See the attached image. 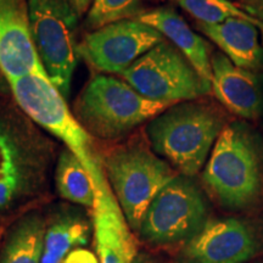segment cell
Returning <instances> with one entry per match:
<instances>
[{
  "instance_id": "cell-1",
  "label": "cell",
  "mask_w": 263,
  "mask_h": 263,
  "mask_svg": "<svg viewBox=\"0 0 263 263\" xmlns=\"http://www.w3.org/2000/svg\"><path fill=\"white\" fill-rule=\"evenodd\" d=\"M206 188L227 210L242 211L263 199V143L242 122L227 124L202 173Z\"/></svg>"
},
{
  "instance_id": "cell-2",
  "label": "cell",
  "mask_w": 263,
  "mask_h": 263,
  "mask_svg": "<svg viewBox=\"0 0 263 263\" xmlns=\"http://www.w3.org/2000/svg\"><path fill=\"white\" fill-rule=\"evenodd\" d=\"M224 127V118L216 108L192 100L172 105L153 118L145 132L156 155L183 176L194 177L206 163Z\"/></svg>"
},
{
  "instance_id": "cell-3",
  "label": "cell",
  "mask_w": 263,
  "mask_h": 263,
  "mask_svg": "<svg viewBox=\"0 0 263 263\" xmlns=\"http://www.w3.org/2000/svg\"><path fill=\"white\" fill-rule=\"evenodd\" d=\"M172 105L143 97L126 81L99 74L82 90L73 116L91 137L117 139Z\"/></svg>"
},
{
  "instance_id": "cell-4",
  "label": "cell",
  "mask_w": 263,
  "mask_h": 263,
  "mask_svg": "<svg viewBox=\"0 0 263 263\" xmlns=\"http://www.w3.org/2000/svg\"><path fill=\"white\" fill-rule=\"evenodd\" d=\"M103 161L108 183L128 224L138 233L150 203L177 174L144 143L117 147Z\"/></svg>"
},
{
  "instance_id": "cell-5",
  "label": "cell",
  "mask_w": 263,
  "mask_h": 263,
  "mask_svg": "<svg viewBox=\"0 0 263 263\" xmlns=\"http://www.w3.org/2000/svg\"><path fill=\"white\" fill-rule=\"evenodd\" d=\"M78 16L70 0H28L33 44L49 82L68 99L77 65Z\"/></svg>"
},
{
  "instance_id": "cell-6",
  "label": "cell",
  "mask_w": 263,
  "mask_h": 263,
  "mask_svg": "<svg viewBox=\"0 0 263 263\" xmlns=\"http://www.w3.org/2000/svg\"><path fill=\"white\" fill-rule=\"evenodd\" d=\"M209 219L201 188L192 177L177 174L150 203L138 234L154 246L176 245L195 236Z\"/></svg>"
},
{
  "instance_id": "cell-7",
  "label": "cell",
  "mask_w": 263,
  "mask_h": 263,
  "mask_svg": "<svg viewBox=\"0 0 263 263\" xmlns=\"http://www.w3.org/2000/svg\"><path fill=\"white\" fill-rule=\"evenodd\" d=\"M138 93L150 100L178 104L209 94L210 82L172 43L164 39L121 74Z\"/></svg>"
},
{
  "instance_id": "cell-8",
  "label": "cell",
  "mask_w": 263,
  "mask_h": 263,
  "mask_svg": "<svg viewBox=\"0 0 263 263\" xmlns=\"http://www.w3.org/2000/svg\"><path fill=\"white\" fill-rule=\"evenodd\" d=\"M263 254V229L238 217L210 218L184 242L177 263H250Z\"/></svg>"
},
{
  "instance_id": "cell-9",
  "label": "cell",
  "mask_w": 263,
  "mask_h": 263,
  "mask_svg": "<svg viewBox=\"0 0 263 263\" xmlns=\"http://www.w3.org/2000/svg\"><path fill=\"white\" fill-rule=\"evenodd\" d=\"M163 41L155 28L136 18L122 20L88 33L78 44V55L99 72L122 74Z\"/></svg>"
},
{
  "instance_id": "cell-10",
  "label": "cell",
  "mask_w": 263,
  "mask_h": 263,
  "mask_svg": "<svg viewBox=\"0 0 263 263\" xmlns=\"http://www.w3.org/2000/svg\"><path fill=\"white\" fill-rule=\"evenodd\" d=\"M94 185V239L100 263H132L138 250L126 217L97 155L85 167Z\"/></svg>"
},
{
  "instance_id": "cell-11",
  "label": "cell",
  "mask_w": 263,
  "mask_h": 263,
  "mask_svg": "<svg viewBox=\"0 0 263 263\" xmlns=\"http://www.w3.org/2000/svg\"><path fill=\"white\" fill-rule=\"evenodd\" d=\"M0 68L9 81L47 76L32 41L28 0H0Z\"/></svg>"
},
{
  "instance_id": "cell-12",
  "label": "cell",
  "mask_w": 263,
  "mask_h": 263,
  "mask_svg": "<svg viewBox=\"0 0 263 263\" xmlns=\"http://www.w3.org/2000/svg\"><path fill=\"white\" fill-rule=\"evenodd\" d=\"M212 90L230 112L246 120L263 115V78L254 71L238 67L222 52L211 58Z\"/></svg>"
},
{
  "instance_id": "cell-13",
  "label": "cell",
  "mask_w": 263,
  "mask_h": 263,
  "mask_svg": "<svg viewBox=\"0 0 263 263\" xmlns=\"http://www.w3.org/2000/svg\"><path fill=\"white\" fill-rule=\"evenodd\" d=\"M136 20L160 32L188 59L197 73L211 83L212 66L209 44L190 28L182 16L173 9L161 6L149 9Z\"/></svg>"
},
{
  "instance_id": "cell-14",
  "label": "cell",
  "mask_w": 263,
  "mask_h": 263,
  "mask_svg": "<svg viewBox=\"0 0 263 263\" xmlns=\"http://www.w3.org/2000/svg\"><path fill=\"white\" fill-rule=\"evenodd\" d=\"M197 28L218 45L235 66L249 71L263 68V47L255 24L233 17L218 25L197 24Z\"/></svg>"
},
{
  "instance_id": "cell-15",
  "label": "cell",
  "mask_w": 263,
  "mask_h": 263,
  "mask_svg": "<svg viewBox=\"0 0 263 263\" xmlns=\"http://www.w3.org/2000/svg\"><path fill=\"white\" fill-rule=\"evenodd\" d=\"M47 224L37 213L22 217L10 230L0 263H41Z\"/></svg>"
},
{
  "instance_id": "cell-16",
  "label": "cell",
  "mask_w": 263,
  "mask_h": 263,
  "mask_svg": "<svg viewBox=\"0 0 263 263\" xmlns=\"http://www.w3.org/2000/svg\"><path fill=\"white\" fill-rule=\"evenodd\" d=\"M55 180L58 192L64 199L93 209L95 193L89 174L81 160L67 147L58 160Z\"/></svg>"
},
{
  "instance_id": "cell-17",
  "label": "cell",
  "mask_w": 263,
  "mask_h": 263,
  "mask_svg": "<svg viewBox=\"0 0 263 263\" xmlns=\"http://www.w3.org/2000/svg\"><path fill=\"white\" fill-rule=\"evenodd\" d=\"M89 239V227L87 222L73 216H64L47 228L44 240V252L61 261L72 250L82 248Z\"/></svg>"
},
{
  "instance_id": "cell-18",
  "label": "cell",
  "mask_w": 263,
  "mask_h": 263,
  "mask_svg": "<svg viewBox=\"0 0 263 263\" xmlns=\"http://www.w3.org/2000/svg\"><path fill=\"white\" fill-rule=\"evenodd\" d=\"M20 182L18 145L12 134L0 126V209L14 197Z\"/></svg>"
},
{
  "instance_id": "cell-19",
  "label": "cell",
  "mask_w": 263,
  "mask_h": 263,
  "mask_svg": "<svg viewBox=\"0 0 263 263\" xmlns=\"http://www.w3.org/2000/svg\"><path fill=\"white\" fill-rule=\"evenodd\" d=\"M180 8L202 25H218L228 18H244L257 26L255 16L238 8L230 0H176Z\"/></svg>"
},
{
  "instance_id": "cell-20",
  "label": "cell",
  "mask_w": 263,
  "mask_h": 263,
  "mask_svg": "<svg viewBox=\"0 0 263 263\" xmlns=\"http://www.w3.org/2000/svg\"><path fill=\"white\" fill-rule=\"evenodd\" d=\"M150 0H94L87 14L88 27L98 29L104 26L133 20L147 11Z\"/></svg>"
},
{
  "instance_id": "cell-21",
  "label": "cell",
  "mask_w": 263,
  "mask_h": 263,
  "mask_svg": "<svg viewBox=\"0 0 263 263\" xmlns=\"http://www.w3.org/2000/svg\"><path fill=\"white\" fill-rule=\"evenodd\" d=\"M62 263H100L99 257L90 250L84 248H77L64 258Z\"/></svg>"
},
{
  "instance_id": "cell-22",
  "label": "cell",
  "mask_w": 263,
  "mask_h": 263,
  "mask_svg": "<svg viewBox=\"0 0 263 263\" xmlns=\"http://www.w3.org/2000/svg\"><path fill=\"white\" fill-rule=\"evenodd\" d=\"M252 16H255L257 18L258 24L257 28L259 29V33L262 35V47H263V0H257L254 5H252L251 11L249 12Z\"/></svg>"
},
{
  "instance_id": "cell-23",
  "label": "cell",
  "mask_w": 263,
  "mask_h": 263,
  "mask_svg": "<svg viewBox=\"0 0 263 263\" xmlns=\"http://www.w3.org/2000/svg\"><path fill=\"white\" fill-rule=\"evenodd\" d=\"M93 2L94 0H70V3L80 17L89 12L91 5H93Z\"/></svg>"
},
{
  "instance_id": "cell-24",
  "label": "cell",
  "mask_w": 263,
  "mask_h": 263,
  "mask_svg": "<svg viewBox=\"0 0 263 263\" xmlns=\"http://www.w3.org/2000/svg\"><path fill=\"white\" fill-rule=\"evenodd\" d=\"M132 263H161L155 256H153L149 252L138 251L136 257L133 258Z\"/></svg>"
},
{
  "instance_id": "cell-25",
  "label": "cell",
  "mask_w": 263,
  "mask_h": 263,
  "mask_svg": "<svg viewBox=\"0 0 263 263\" xmlns=\"http://www.w3.org/2000/svg\"><path fill=\"white\" fill-rule=\"evenodd\" d=\"M11 93V87H10L9 80L4 72L0 68V94Z\"/></svg>"
},
{
  "instance_id": "cell-26",
  "label": "cell",
  "mask_w": 263,
  "mask_h": 263,
  "mask_svg": "<svg viewBox=\"0 0 263 263\" xmlns=\"http://www.w3.org/2000/svg\"><path fill=\"white\" fill-rule=\"evenodd\" d=\"M41 263H62V261H61V259L57 258V257H54V256L43 252Z\"/></svg>"
},
{
  "instance_id": "cell-27",
  "label": "cell",
  "mask_w": 263,
  "mask_h": 263,
  "mask_svg": "<svg viewBox=\"0 0 263 263\" xmlns=\"http://www.w3.org/2000/svg\"><path fill=\"white\" fill-rule=\"evenodd\" d=\"M250 263H263V257H262V256H261V257L256 258V259H254V261H252V262H250Z\"/></svg>"
}]
</instances>
